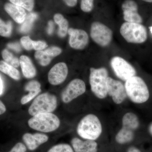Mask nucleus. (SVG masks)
<instances>
[{"label":"nucleus","mask_w":152,"mask_h":152,"mask_svg":"<svg viewBox=\"0 0 152 152\" xmlns=\"http://www.w3.org/2000/svg\"><path fill=\"white\" fill-rule=\"evenodd\" d=\"M102 125L99 117L94 114H87L79 122L77 132L82 138L96 140L102 133Z\"/></svg>","instance_id":"nucleus-1"},{"label":"nucleus","mask_w":152,"mask_h":152,"mask_svg":"<svg viewBox=\"0 0 152 152\" xmlns=\"http://www.w3.org/2000/svg\"><path fill=\"white\" fill-rule=\"evenodd\" d=\"M124 85L127 98L134 103L143 104L148 100L149 90L140 77L134 76L125 81Z\"/></svg>","instance_id":"nucleus-2"},{"label":"nucleus","mask_w":152,"mask_h":152,"mask_svg":"<svg viewBox=\"0 0 152 152\" xmlns=\"http://www.w3.org/2000/svg\"><path fill=\"white\" fill-rule=\"evenodd\" d=\"M138 117L133 112H127L122 119L121 128L116 135V142L124 145L130 142L134 138L135 132L140 127Z\"/></svg>","instance_id":"nucleus-3"},{"label":"nucleus","mask_w":152,"mask_h":152,"mask_svg":"<svg viewBox=\"0 0 152 152\" xmlns=\"http://www.w3.org/2000/svg\"><path fill=\"white\" fill-rule=\"evenodd\" d=\"M108 72L106 68H90L89 83L92 92L98 99H104L107 96V80Z\"/></svg>","instance_id":"nucleus-4"},{"label":"nucleus","mask_w":152,"mask_h":152,"mask_svg":"<svg viewBox=\"0 0 152 152\" xmlns=\"http://www.w3.org/2000/svg\"><path fill=\"white\" fill-rule=\"evenodd\" d=\"M60 120L52 113H43L33 116L28 121L29 126L33 129L42 132H53L60 126Z\"/></svg>","instance_id":"nucleus-5"},{"label":"nucleus","mask_w":152,"mask_h":152,"mask_svg":"<svg viewBox=\"0 0 152 152\" xmlns=\"http://www.w3.org/2000/svg\"><path fill=\"white\" fill-rule=\"evenodd\" d=\"M120 33L126 42L131 43H142L148 37L146 28L137 23H124L120 28Z\"/></svg>","instance_id":"nucleus-6"},{"label":"nucleus","mask_w":152,"mask_h":152,"mask_svg":"<svg viewBox=\"0 0 152 152\" xmlns=\"http://www.w3.org/2000/svg\"><path fill=\"white\" fill-rule=\"evenodd\" d=\"M57 107V99L55 95L45 93L38 96L35 99L28 109V113L32 116L43 113H52Z\"/></svg>","instance_id":"nucleus-7"},{"label":"nucleus","mask_w":152,"mask_h":152,"mask_svg":"<svg viewBox=\"0 0 152 152\" xmlns=\"http://www.w3.org/2000/svg\"><path fill=\"white\" fill-rule=\"evenodd\" d=\"M93 40L101 47L108 46L113 39V33L108 27L99 22L92 24L90 32Z\"/></svg>","instance_id":"nucleus-8"},{"label":"nucleus","mask_w":152,"mask_h":152,"mask_svg":"<svg viewBox=\"0 0 152 152\" xmlns=\"http://www.w3.org/2000/svg\"><path fill=\"white\" fill-rule=\"evenodd\" d=\"M110 65L115 75L124 81L136 75L137 72L135 68L121 57L115 56L112 58Z\"/></svg>","instance_id":"nucleus-9"},{"label":"nucleus","mask_w":152,"mask_h":152,"mask_svg":"<svg viewBox=\"0 0 152 152\" xmlns=\"http://www.w3.org/2000/svg\"><path fill=\"white\" fill-rule=\"evenodd\" d=\"M107 90L108 96L116 104H121L127 98L124 84L110 77L107 79Z\"/></svg>","instance_id":"nucleus-10"},{"label":"nucleus","mask_w":152,"mask_h":152,"mask_svg":"<svg viewBox=\"0 0 152 152\" xmlns=\"http://www.w3.org/2000/svg\"><path fill=\"white\" fill-rule=\"evenodd\" d=\"M86 87L85 82L80 79L71 81L61 93L62 101L65 104L71 102L76 98L83 94Z\"/></svg>","instance_id":"nucleus-11"},{"label":"nucleus","mask_w":152,"mask_h":152,"mask_svg":"<svg viewBox=\"0 0 152 152\" xmlns=\"http://www.w3.org/2000/svg\"><path fill=\"white\" fill-rule=\"evenodd\" d=\"M68 34L69 35V44L72 48L83 50L88 44V35L84 30L70 28Z\"/></svg>","instance_id":"nucleus-12"},{"label":"nucleus","mask_w":152,"mask_h":152,"mask_svg":"<svg viewBox=\"0 0 152 152\" xmlns=\"http://www.w3.org/2000/svg\"><path fill=\"white\" fill-rule=\"evenodd\" d=\"M124 20L126 22L141 24L142 18L138 13L137 4L133 0H125L122 4Z\"/></svg>","instance_id":"nucleus-13"},{"label":"nucleus","mask_w":152,"mask_h":152,"mask_svg":"<svg viewBox=\"0 0 152 152\" xmlns=\"http://www.w3.org/2000/svg\"><path fill=\"white\" fill-rule=\"evenodd\" d=\"M68 74V68L65 63H58L49 71L48 75L49 83L53 86L61 84L65 81Z\"/></svg>","instance_id":"nucleus-14"},{"label":"nucleus","mask_w":152,"mask_h":152,"mask_svg":"<svg viewBox=\"0 0 152 152\" xmlns=\"http://www.w3.org/2000/svg\"><path fill=\"white\" fill-rule=\"evenodd\" d=\"M48 136L42 133L31 134L26 133L23 136V140L28 148L31 151H34L42 144L48 140Z\"/></svg>","instance_id":"nucleus-15"},{"label":"nucleus","mask_w":152,"mask_h":152,"mask_svg":"<svg viewBox=\"0 0 152 152\" xmlns=\"http://www.w3.org/2000/svg\"><path fill=\"white\" fill-rule=\"evenodd\" d=\"M71 144L75 152H97L98 144L94 140L83 141L78 138L72 139Z\"/></svg>","instance_id":"nucleus-16"},{"label":"nucleus","mask_w":152,"mask_h":152,"mask_svg":"<svg viewBox=\"0 0 152 152\" xmlns=\"http://www.w3.org/2000/svg\"><path fill=\"white\" fill-rule=\"evenodd\" d=\"M5 10L16 23L22 24L24 21L26 13L25 9L11 3H7L4 6Z\"/></svg>","instance_id":"nucleus-17"},{"label":"nucleus","mask_w":152,"mask_h":152,"mask_svg":"<svg viewBox=\"0 0 152 152\" xmlns=\"http://www.w3.org/2000/svg\"><path fill=\"white\" fill-rule=\"evenodd\" d=\"M19 60L22 72L25 77L31 79L35 77L37 70L29 58L27 56L23 55L21 56Z\"/></svg>","instance_id":"nucleus-18"},{"label":"nucleus","mask_w":152,"mask_h":152,"mask_svg":"<svg viewBox=\"0 0 152 152\" xmlns=\"http://www.w3.org/2000/svg\"><path fill=\"white\" fill-rule=\"evenodd\" d=\"M55 23L58 25V35L61 38H64L66 36L69 30V22L61 14L57 13L54 16Z\"/></svg>","instance_id":"nucleus-19"},{"label":"nucleus","mask_w":152,"mask_h":152,"mask_svg":"<svg viewBox=\"0 0 152 152\" xmlns=\"http://www.w3.org/2000/svg\"><path fill=\"white\" fill-rule=\"evenodd\" d=\"M0 71L14 80H18L20 79V75L19 71L4 61H0Z\"/></svg>","instance_id":"nucleus-20"},{"label":"nucleus","mask_w":152,"mask_h":152,"mask_svg":"<svg viewBox=\"0 0 152 152\" xmlns=\"http://www.w3.org/2000/svg\"><path fill=\"white\" fill-rule=\"evenodd\" d=\"M37 18V14L35 12H30L27 15L24 21L22 23L19 29L20 31L22 33H26L30 31L32 28L34 22Z\"/></svg>","instance_id":"nucleus-21"},{"label":"nucleus","mask_w":152,"mask_h":152,"mask_svg":"<svg viewBox=\"0 0 152 152\" xmlns=\"http://www.w3.org/2000/svg\"><path fill=\"white\" fill-rule=\"evenodd\" d=\"M2 56L5 62L14 67H18L20 65V60L17 57L14 56V55L7 49L3 50Z\"/></svg>","instance_id":"nucleus-22"},{"label":"nucleus","mask_w":152,"mask_h":152,"mask_svg":"<svg viewBox=\"0 0 152 152\" xmlns=\"http://www.w3.org/2000/svg\"><path fill=\"white\" fill-rule=\"evenodd\" d=\"M34 56L39 64L43 66L48 65L53 59L43 50L37 51L35 53Z\"/></svg>","instance_id":"nucleus-23"},{"label":"nucleus","mask_w":152,"mask_h":152,"mask_svg":"<svg viewBox=\"0 0 152 152\" xmlns=\"http://www.w3.org/2000/svg\"><path fill=\"white\" fill-rule=\"evenodd\" d=\"M12 4L21 7L28 12L33 10L34 7V0H10Z\"/></svg>","instance_id":"nucleus-24"},{"label":"nucleus","mask_w":152,"mask_h":152,"mask_svg":"<svg viewBox=\"0 0 152 152\" xmlns=\"http://www.w3.org/2000/svg\"><path fill=\"white\" fill-rule=\"evenodd\" d=\"M12 30V22L8 21L7 23L0 18V36L3 37H10Z\"/></svg>","instance_id":"nucleus-25"},{"label":"nucleus","mask_w":152,"mask_h":152,"mask_svg":"<svg viewBox=\"0 0 152 152\" xmlns=\"http://www.w3.org/2000/svg\"><path fill=\"white\" fill-rule=\"evenodd\" d=\"M48 152H74V151L69 144H60L52 147Z\"/></svg>","instance_id":"nucleus-26"},{"label":"nucleus","mask_w":152,"mask_h":152,"mask_svg":"<svg viewBox=\"0 0 152 152\" xmlns=\"http://www.w3.org/2000/svg\"><path fill=\"white\" fill-rule=\"evenodd\" d=\"M80 8L85 12H90L94 8V0H80Z\"/></svg>","instance_id":"nucleus-27"},{"label":"nucleus","mask_w":152,"mask_h":152,"mask_svg":"<svg viewBox=\"0 0 152 152\" xmlns=\"http://www.w3.org/2000/svg\"><path fill=\"white\" fill-rule=\"evenodd\" d=\"M41 86L40 83L39 82L36 80L31 81L26 85L25 90L28 92L41 91Z\"/></svg>","instance_id":"nucleus-28"},{"label":"nucleus","mask_w":152,"mask_h":152,"mask_svg":"<svg viewBox=\"0 0 152 152\" xmlns=\"http://www.w3.org/2000/svg\"><path fill=\"white\" fill-rule=\"evenodd\" d=\"M44 51L48 56L53 58L61 54L62 50L58 47L53 46L46 49Z\"/></svg>","instance_id":"nucleus-29"},{"label":"nucleus","mask_w":152,"mask_h":152,"mask_svg":"<svg viewBox=\"0 0 152 152\" xmlns=\"http://www.w3.org/2000/svg\"><path fill=\"white\" fill-rule=\"evenodd\" d=\"M32 40L29 37H23L20 39L21 43L23 47L27 50H31L34 49Z\"/></svg>","instance_id":"nucleus-30"},{"label":"nucleus","mask_w":152,"mask_h":152,"mask_svg":"<svg viewBox=\"0 0 152 152\" xmlns=\"http://www.w3.org/2000/svg\"><path fill=\"white\" fill-rule=\"evenodd\" d=\"M41 91H35L29 92V94H28L22 97L21 99V103L22 104H25L28 103L30 102L31 100H32Z\"/></svg>","instance_id":"nucleus-31"},{"label":"nucleus","mask_w":152,"mask_h":152,"mask_svg":"<svg viewBox=\"0 0 152 152\" xmlns=\"http://www.w3.org/2000/svg\"><path fill=\"white\" fill-rule=\"evenodd\" d=\"M48 47V45L45 42L42 41H34L33 47L34 49L36 51L42 50Z\"/></svg>","instance_id":"nucleus-32"},{"label":"nucleus","mask_w":152,"mask_h":152,"mask_svg":"<svg viewBox=\"0 0 152 152\" xmlns=\"http://www.w3.org/2000/svg\"><path fill=\"white\" fill-rule=\"evenodd\" d=\"M26 151V148L24 145L21 142L16 144L13 148L9 152H25Z\"/></svg>","instance_id":"nucleus-33"},{"label":"nucleus","mask_w":152,"mask_h":152,"mask_svg":"<svg viewBox=\"0 0 152 152\" xmlns=\"http://www.w3.org/2000/svg\"><path fill=\"white\" fill-rule=\"evenodd\" d=\"M7 46L9 48L12 49L14 51L19 53L21 50V48L20 46L18 43H10L7 45Z\"/></svg>","instance_id":"nucleus-34"},{"label":"nucleus","mask_w":152,"mask_h":152,"mask_svg":"<svg viewBox=\"0 0 152 152\" xmlns=\"http://www.w3.org/2000/svg\"><path fill=\"white\" fill-rule=\"evenodd\" d=\"M63 1L68 7H73L77 5V0H63Z\"/></svg>","instance_id":"nucleus-35"},{"label":"nucleus","mask_w":152,"mask_h":152,"mask_svg":"<svg viewBox=\"0 0 152 152\" xmlns=\"http://www.w3.org/2000/svg\"><path fill=\"white\" fill-rule=\"evenodd\" d=\"M54 29V25L53 22L52 20H50L48 22V33L49 35H51L53 32Z\"/></svg>","instance_id":"nucleus-36"},{"label":"nucleus","mask_w":152,"mask_h":152,"mask_svg":"<svg viewBox=\"0 0 152 152\" xmlns=\"http://www.w3.org/2000/svg\"><path fill=\"white\" fill-rule=\"evenodd\" d=\"M6 111V107L1 101L0 100V115L4 113Z\"/></svg>","instance_id":"nucleus-37"},{"label":"nucleus","mask_w":152,"mask_h":152,"mask_svg":"<svg viewBox=\"0 0 152 152\" xmlns=\"http://www.w3.org/2000/svg\"><path fill=\"white\" fill-rule=\"evenodd\" d=\"M127 152H142L140 151L139 149L137 148H136V147L132 146L130 147L129 149H128Z\"/></svg>","instance_id":"nucleus-38"},{"label":"nucleus","mask_w":152,"mask_h":152,"mask_svg":"<svg viewBox=\"0 0 152 152\" xmlns=\"http://www.w3.org/2000/svg\"><path fill=\"white\" fill-rule=\"evenodd\" d=\"M3 89H4V86H3L2 80L0 76V96L2 94Z\"/></svg>","instance_id":"nucleus-39"},{"label":"nucleus","mask_w":152,"mask_h":152,"mask_svg":"<svg viewBox=\"0 0 152 152\" xmlns=\"http://www.w3.org/2000/svg\"><path fill=\"white\" fill-rule=\"evenodd\" d=\"M148 132L151 136H152V123L148 127Z\"/></svg>","instance_id":"nucleus-40"},{"label":"nucleus","mask_w":152,"mask_h":152,"mask_svg":"<svg viewBox=\"0 0 152 152\" xmlns=\"http://www.w3.org/2000/svg\"><path fill=\"white\" fill-rule=\"evenodd\" d=\"M142 1L146 2L152 3V0H142Z\"/></svg>","instance_id":"nucleus-41"},{"label":"nucleus","mask_w":152,"mask_h":152,"mask_svg":"<svg viewBox=\"0 0 152 152\" xmlns=\"http://www.w3.org/2000/svg\"><path fill=\"white\" fill-rule=\"evenodd\" d=\"M150 31H151V34H152V26L150 28Z\"/></svg>","instance_id":"nucleus-42"}]
</instances>
